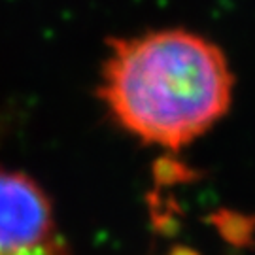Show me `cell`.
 <instances>
[{
  "label": "cell",
  "mask_w": 255,
  "mask_h": 255,
  "mask_svg": "<svg viewBox=\"0 0 255 255\" xmlns=\"http://www.w3.org/2000/svg\"><path fill=\"white\" fill-rule=\"evenodd\" d=\"M233 89L223 49L178 27L110 38L99 97L128 134L180 149L227 114Z\"/></svg>",
  "instance_id": "1"
},
{
  "label": "cell",
  "mask_w": 255,
  "mask_h": 255,
  "mask_svg": "<svg viewBox=\"0 0 255 255\" xmlns=\"http://www.w3.org/2000/svg\"><path fill=\"white\" fill-rule=\"evenodd\" d=\"M51 208L30 178L0 170V254L46 244Z\"/></svg>",
  "instance_id": "2"
},
{
  "label": "cell",
  "mask_w": 255,
  "mask_h": 255,
  "mask_svg": "<svg viewBox=\"0 0 255 255\" xmlns=\"http://www.w3.org/2000/svg\"><path fill=\"white\" fill-rule=\"evenodd\" d=\"M0 255H63L51 242L40 244V246H32L27 250H19V252H9V254H0Z\"/></svg>",
  "instance_id": "3"
}]
</instances>
